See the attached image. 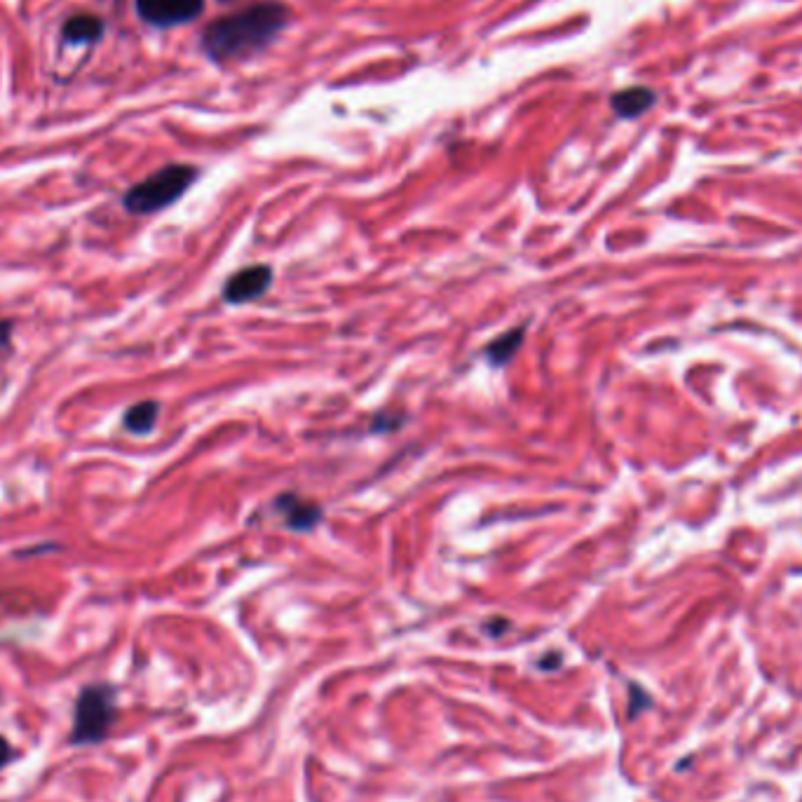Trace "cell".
Returning a JSON list of instances; mask_svg holds the SVG:
<instances>
[{
	"label": "cell",
	"instance_id": "1",
	"mask_svg": "<svg viewBox=\"0 0 802 802\" xmlns=\"http://www.w3.org/2000/svg\"><path fill=\"white\" fill-rule=\"evenodd\" d=\"M287 24V5L256 3L209 24L202 33V50L214 61L249 57V54L265 50Z\"/></svg>",
	"mask_w": 802,
	"mask_h": 802
},
{
	"label": "cell",
	"instance_id": "7",
	"mask_svg": "<svg viewBox=\"0 0 802 802\" xmlns=\"http://www.w3.org/2000/svg\"><path fill=\"white\" fill-rule=\"evenodd\" d=\"M106 24L94 15H73L61 26V36L69 45H92L104 36Z\"/></svg>",
	"mask_w": 802,
	"mask_h": 802
},
{
	"label": "cell",
	"instance_id": "5",
	"mask_svg": "<svg viewBox=\"0 0 802 802\" xmlns=\"http://www.w3.org/2000/svg\"><path fill=\"white\" fill-rule=\"evenodd\" d=\"M270 284H273L270 265H249V268H242L240 273L228 277L226 287H223V298H226V303L244 305L261 298Z\"/></svg>",
	"mask_w": 802,
	"mask_h": 802
},
{
	"label": "cell",
	"instance_id": "12",
	"mask_svg": "<svg viewBox=\"0 0 802 802\" xmlns=\"http://www.w3.org/2000/svg\"><path fill=\"white\" fill-rule=\"evenodd\" d=\"M8 333H10V326L8 324H0V341H8Z\"/></svg>",
	"mask_w": 802,
	"mask_h": 802
},
{
	"label": "cell",
	"instance_id": "11",
	"mask_svg": "<svg viewBox=\"0 0 802 802\" xmlns=\"http://www.w3.org/2000/svg\"><path fill=\"white\" fill-rule=\"evenodd\" d=\"M12 758H15V751H12V746L8 744V739L0 737V767L8 765Z\"/></svg>",
	"mask_w": 802,
	"mask_h": 802
},
{
	"label": "cell",
	"instance_id": "9",
	"mask_svg": "<svg viewBox=\"0 0 802 802\" xmlns=\"http://www.w3.org/2000/svg\"><path fill=\"white\" fill-rule=\"evenodd\" d=\"M523 336H526V329H512L507 333H502L500 338H495V341L488 345L486 348V357L488 362L493 366H507L512 362V357L519 352L521 343H523Z\"/></svg>",
	"mask_w": 802,
	"mask_h": 802
},
{
	"label": "cell",
	"instance_id": "10",
	"mask_svg": "<svg viewBox=\"0 0 802 802\" xmlns=\"http://www.w3.org/2000/svg\"><path fill=\"white\" fill-rule=\"evenodd\" d=\"M160 406L158 401H139L132 409L125 413V427L134 434H148L155 427L158 420Z\"/></svg>",
	"mask_w": 802,
	"mask_h": 802
},
{
	"label": "cell",
	"instance_id": "8",
	"mask_svg": "<svg viewBox=\"0 0 802 802\" xmlns=\"http://www.w3.org/2000/svg\"><path fill=\"white\" fill-rule=\"evenodd\" d=\"M657 101V94L648 90V87H629V90H622L613 94L610 99V106L613 111L620 115L624 120H634L638 115H643L652 104Z\"/></svg>",
	"mask_w": 802,
	"mask_h": 802
},
{
	"label": "cell",
	"instance_id": "4",
	"mask_svg": "<svg viewBox=\"0 0 802 802\" xmlns=\"http://www.w3.org/2000/svg\"><path fill=\"white\" fill-rule=\"evenodd\" d=\"M205 10V0H137V12L155 29H172L193 22Z\"/></svg>",
	"mask_w": 802,
	"mask_h": 802
},
{
	"label": "cell",
	"instance_id": "2",
	"mask_svg": "<svg viewBox=\"0 0 802 802\" xmlns=\"http://www.w3.org/2000/svg\"><path fill=\"white\" fill-rule=\"evenodd\" d=\"M197 179V169L190 165H167L127 190L125 207L132 214H155L174 205Z\"/></svg>",
	"mask_w": 802,
	"mask_h": 802
},
{
	"label": "cell",
	"instance_id": "3",
	"mask_svg": "<svg viewBox=\"0 0 802 802\" xmlns=\"http://www.w3.org/2000/svg\"><path fill=\"white\" fill-rule=\"evenodd\" d=\"M115 720V690L108 683H92L78 695L73 711V737L76 746L99 744L106 739Z\"/></svg>",
	"mask_w": 802,
	"mask_h": 802
},
{
	"label": "cell",
	"instance_id": "6",
	"mask_svg": "<svg viewBox=\"0 0 802 802\" xmlns=\"http://www.w3.org/2000/svg\"><path fill=\"white\" fill-rule=\"evenodd\" d=\"M277 512H280L284 519H287L291 530H298V533H305V530H312L322 521V507L315 505V502L298 498L296 493H284L280 495V500L275 502Z\"/></svg>",
	"mask_w": 802,
	"mask_h": 802
}]
</instances>
